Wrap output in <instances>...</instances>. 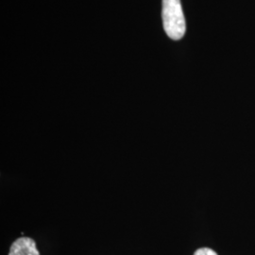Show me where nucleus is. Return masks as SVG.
I'll use <instances>...</instances> for the list:
<instances>
[{
  "instance_id": "nucleus-1",
  "label": "nucleus",
  "mask_w": 255,
  "mask_h": 255,
  "mask_svg": "<svg viewBox=\"0 0 255 255\" xmlns=\"http://www.w3.org/2000/svg\"><path fill=\"white\" fill-rule=\"evenodd\" d=\"M162 18L165 33L172 40L182 39L186 31L181 0H163Z\"/></svg>"
},
{
  "instance_id": "nucleus-3",
  "label": "nucleus",
  "mask_w": 255,
  "mask_h": 255,
  "mask_svg": "<svg viewBox=\"0 0 255 255\" xmlns=\"http://www.w3.org/2000/svg\"><path fill=\"white\" fill-rule=\"evenodd\" d=\"M194 255H218V254L215 251L208 249V248H201V249H199L194 254Z\"/></svg>"
},
{
  "instance_id": "nucleus-2",
  "label": "nucleus",
  "mask_w": 255,
  "mask_h": 255,
  "mask_svg": "<svg viewBox=\"0 0 255 255\" xmlns=\"http://www.w3.org/2000/svg\"><path fill=\"white\" fill-rule=\"evenodd\" d=\"M9 255H40L36 243L29 237H20L15 240L9 249Z\"/></svg>"
}]
</instances>
